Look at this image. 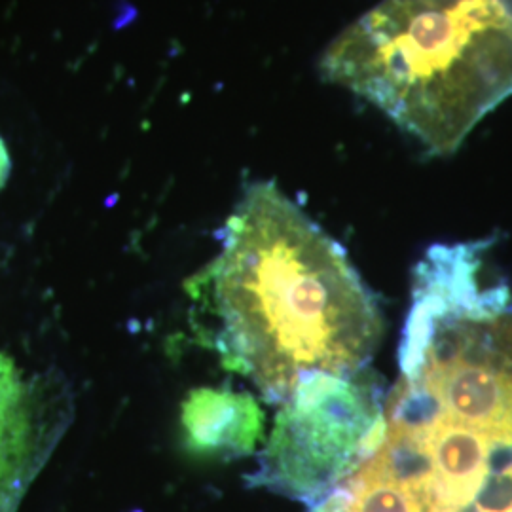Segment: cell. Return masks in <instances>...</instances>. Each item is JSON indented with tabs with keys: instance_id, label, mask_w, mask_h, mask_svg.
I'll list each match as a JSON object with an SVG mask.
<instances>
[{
	"instance_id": "2",
	"label": "cell",
	"mask_w": 512,
	"mask_h": 512,
	"mask_svg": "<svg viewBox=\"0 0 512 512\" xmlns=\"http://www.w3.org/2000/svg\"><path fill=\"white\" fill-rule=\"evenodd\" d=\"M323 78L437 156L512 97V0H382L332 40Z\"/></svg>"
},
{
	"instance_id": "1",
	"label": "cell",
	"mask_w": 512,
	"mask_h": 512,
	"mask_svg": "<svg viewBox=\"0 0 512 512\" xmlns=\"http://www.w3.org/2000/svg\"><path fill=\"white\" fill-rule=\"evenodd\" d=\"M220 243L188 294L222 365L270 404L285 403L313 374L365 370L384 336L376 296L340 243L275 183L245 190Z\"/></svg>"
},
{
	"instance_id": "3",
	"label": "cell",
	"mask_w": 512,
	"mask_h": 512,
	"mask_svg": "<svg viewBox=\"0 0 512 512\" xmlns=\"http://www.w3.org/2000/svg\"><path fill=\"white\" fill-rule=\"evenodd\" d=\"M384 401L376 376L313 374L281 403L251 486L313 505L378 446Z\"/></svg>"
},
{
	"instance_id": "6",
	"label": "cell",
	"mask_w": 512,
	"mask_h": 512,
	"mask_svg": "<svg viewBox=\"0 0 512 512\" xmlns=\"http://www.w3.org/2000/svg\"><path fill=\"white\" fill-rule=\"evenodd\" d=\"M8 173H10V156H8L4 141L0 139V188L6 183Z\"/></svg>"
},
{
	"instance_id": "5",
	"label": "cell",
	"mask_w": 512,
	"mask_h": 512,
	"mask_svg": "<svg viewBox=\"0 0 512 512\" xmlns=\"http://www.w3.org/2000/svg\"><path fill=\"white\" fill-rule=\"evenodd\" d=\"M183 429L190 450L211 458H239L262 437L264 414L247 393L200 389L184 403Z\"/></svg>"
},
{
	"instance_id": "4",
	"label": "cell",
	"mask_w": 512,
	"mask_h": 512,
	"mask_svg": "<svg viewBox=\"0 0 512 512\" xmlns=\"http://www.w3.org/2000/svg\"><path fill=\"white\" fill-rule=\"evenodd\" d=\"M71 420V389L57 372L27 374L0 355V512H18Z\"/></svg>"
}]
</instances>
